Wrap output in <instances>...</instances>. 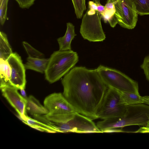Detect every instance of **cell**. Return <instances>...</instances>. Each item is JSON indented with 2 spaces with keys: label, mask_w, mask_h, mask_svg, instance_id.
Here are the masks:
<instances>
[{
  "label": "cell",
  "mask_w": 149,
  "mask_h": 149,
  "mask_svg": "<svg viewBox=\"0 0 149 149\" xmlns=\"http://www.w3.org/2000/svg\"><path fill=\"white\" fill-rule=\"evenodd\" d=\"M63 95L78 113L92 120L97 119V111L108 87L97 69L75 67L61 80Z\"/></svg>",
  "instance_id": "6da1fadb"
},
{
  "label": "cell",
  "mask_w": 149,
  "mask_h": 149,
  "mask_svg": "<svg viewBox=\"0 0 149 149\" xmlns=\"http://www.w3.org/2000/svg\"><path fill=\"white\" fill-rule=\"evenodd\" d=\"M149 120V106L143 103L127 105L125 115L103 119L97 125L102 133L112 129L137 125L145 126Z\"/></svg>",
  "instance_id": "7a4b0ae2"
},
{
  "label": "cell",
  "mask_w": 149,
  "mask_h": 149,
  "mask_svg": "<svg viewBox=\"0 0 149 149\" xmlns=\"http://www.w3.org/2000/svg\"><path fill=\"white\" fill-rule=\"evenodd\" d=\"M78 61V54L71 49L54 52L49 58L44 73L46 79L50 83L56 82L74 68Z\"/></svg>",
  "instance_id": "3957f363"
},
{
  "label": "cell",
  "mask_w": 149,
  "mask_h": 149,
  "mask_svg": "<svg viewBox=\"0 0 149 149\" xmlns=\"http://www.w3.org/2000/svg\"><path fill=\"white\" fill-rule=\"evenodd\" d=\"M44 105L48 114L44 116L55 123H65L72 119L77 112L61 93H54L45 99Z\"/></svg>",
  "instance_id": "277c9868"
},
{
  "label": "cell",
  "mask_w": 149,
  "mask_h": 149,
  "mask_svg": "<svg viewBox=\"0 0 149 149\" xmlns=\"http://www.w3.org/2000/svg\"><path fill=\"white\" fill-rule=\"evenodd\" d=\"M101 15L98 12L96 3L89 1L88 7L82 20L80 33L84 39L90 42L104 41L106 36L101 22Z\"/></svg>",
  "instance_id": "5b68a950"
},
{
  "label": "cell",
  "mask_w": 149,
  "mask_h": 149,
  "mask_svg": "<svg viewBox=\"0 0 149 149\" xmlns=\"http://www.w3.org/2000/svg\"><path fill=\"white\" fill-rule=\"evenodd\" d=\"M96 69L102 81L108 87L121 92L139 94L138 83L123 73L102 65Z\"/></svg>",
  "instance_id": "8992f818"
},
{
  "label": "cell",
  "mask_w": 149,
  "mask_h": 149,
  "mask_svg": "<svg viewBox=\"0 0 149 149\" xmlns=\"http://www.w3.org/2000/svg\"><path fill=\"white\" fill-rule=\"evenodd\" d=\"M127 106L121 101L120 91L108 87L96 113L97 118L104 119L124 116Z\"/></svg>",
  "instance_id": "52a82bcc"
},
{
  "label": "cell",
  "mask_w": 149,
  "mask_h": 149,
  "mask_svg": "<svg viewBox=\"0 0 149 149\" xmlns=\"http://www.w3.org/2000/svg\"><path fill=\"white\" fill-rule=\"evenodd\" d=\"M118 24L121 27L132 29L136 26L138 14L133 0H113Z\"/></svg>",
  "instance_id": "ba28073f"
},
{
  "label": "cell",
  "mask_w": 149,
  "mask_h": 149,
  "mask_svg": "<svg viewBox=\"0 0 149 149\" xmlns=\"http://www.w3.org/2000/svg\"><path fill=\"white\" fill-rule=\"evenodd\" d=\"M57 130L62 133H102L92 119L77 112L67 122L57 123Z\"/></svg>",
  "instance_id": "9c48e42d"
},
{
  "label": "cell",
  "mask_w": 149,
  "mask_h": 149,
  "mask_svg": "<svg viewBox=\"0 0 149 149\" xmlns=\"http://www.w3.org/2000/svg\"><path fill=\"white\" fill-rule=\"evenodd\" d=\"M7 61L11 68L10 85L17 89H24L26 80L25 68L20 56L17 53H13Z\"/></svg>",
  "instance_id": "30bf717a"
},
{
  "label": "cell",
  "mask_w": 149,
  "mask_h": 149,
  "mask_svg": "<svg viewBox=\"0 0 149 149\" xmlns=\"http://www.w3.org/2000/svg\"><path fill=\"white\" fill-rule=\"evenodd\" d=\"M2 94L18 113L24 122L29 117L26 113V99L21 95L18 89L11 86L0 88Z\"/></svg>",
  "instance_id": "8fae6325"
},
{
  "label": "cell",
  "mask_w": 149,
  "mask_h": 149,
  "mask_svg": "<svg viewBox=\"0 0 149 149\" xmlns=\"http://www.w3.org/2000/svg\"><path fill=\"white\" fill-rule=\"evenodd\" d=\"M26 100V111L31 115L35 116H44L48 114L49 111L47 109L33 96L30 95Z\"/></svg>",
  "instance_id": "7c38bea8"
},
{
  "label": "cell",
  "mask_w": 149,
  "mask_h": 149,
  "mask_svg": "<svg viewBox=\"0 0 149 149\" xmlns=\"http://www.w3.org/2000/svg\"><path fill=\"white\" fill-rule=\"evenodd\" d=\"M74 31V26L71 23H67V29L65 35L57 39L59 45V50L65 51L71 50V43L76 36Z\"/></svg>",
  "instance_id": "4fadbf2b"
},
{
  "label": "cell",
  "mask_w": 149,
  "mask_h": 149,
  "mask_svg": "<svg viewBox=\"0 0 149 149\" xmlns=\"http://www.w3.org/2000/svg\"><path fill=\"white\" fill-rule=\"evenodd\" d=\"M49 58H36L29 57L24 65L26 69L31 70L43 73L46 70Z\"/></svg>",
  "instance_id": "5bb4252c"
},
{
  "label": "cell",
  "mask_w": 149,
  "mask_h": 149,
  "mask_svg": "<svg viewBox=\"0 0 149 149\" xmlns=\"http://www.w3.org/2000/svg\"><path fill=\"white\" fill-rule=\"evenodd\" d=\"M116 9L113 0H107L104 6V13L102 15L105 23L108 22L111 27L114 28L118 24L115 15Z\"/></svg>",
  "instance_id": "9a60e30c"
},
{
  "label": "cell",
  "mask_w": 149,
  "mask_h": 149,
  "mask_svg": "<svg viewBox=\"0 0 149 149\" xmlns=\"http://www.w3.org/2000/svg\"><path fill=\"white\" fill-rule=\"evenodd\" d=\"M11 72V68L7 60L0 58V88L11 86L10 83Z\"/></svg>",
  "instance_id": "2e32d148"
},
{
  "label": "cell",
  "mask_w": 149,
  "mask_h": 149,
  "mask_svg": "<svg viewBox=\"0 0 149 149\" xmlns=\"http://www.w3.org/2000/svg\"><path fill=\"white\" fill-rule=\"evenodd\" d=\"M121 101L125 105H129L143 103L142 97L139 94L127 92H121Z\"/></svg>",
  "instance_id": "e0dca14e"
},
{
  "label": "cell",
  "mask_w": 149,
  "mask_h": 149,
  "mask_svg": "<svg viewBox=\"0 0 149 149\" xmlns=\"http://www.w3.org/2000/svg\"><path fill=\"white\" fill-rule=\"evenodd\" d=\"M13 53L12 48L8 42L6 35L0 32V58L7 60Z\"/></svg>",
  "instance_id": "ac0fdd59"
},
{
  "label": "cell",
  "mask_w": 149,
  "mask_h": 149,
  "mask_svg": "<svg viewBox=\"0 0 149 149\" xmlns=\"http://www.w3.org/2000/svg\"><path fill=\"white\" fill-rule=\"evenodd\" d=\"M138 15H149V0H133Z\"/></svg>",
  "instance_id": "d6986e66"
},
{
  "label": "cell",
  "mask_w": 149,
  "mask_h": 149,
  "mask_svg": "<svg viewBox=\"0 0 149 149\" xmlns=\"http://www.w3.org/2000/svg\"><path fill=\"white\" fill-rule=\"evenodd\" d=\"M75 13L78 19L82 17L84 11L86 9V0H72Z\"/></svg>",
  "instance_id": "ffe728a7"
},
{
  "label": "cell",
  "mask_w": 149,
  "mask_h": 149,
  "mask_svg": "<svg viewBox=\"0 0 149 149\" xmlns=\"http://www.w3.org/2000/svg\"><path fill=\"white\" fill-rule=\"evenodd\" d=\"M22 44L29 57L36 58H44V54L32 47L26 42L24 41Z\"/></svg>",
  "instance_id": "44dd1931"
},
{
  "label": "cell",
  "mask_w": 149,
  "mask_h": 149,
  "mask_svg": "<svg viewBox=\"0 0 149 149\" xmlns=\"http://www.w3.org/2000/svg\"><path fill=\"white\" fill-rule=\"evenodd\" d=\"M8 0H0V22L2 25L7 19V5Z\"/></svg>",
  "instance_id": "7402d4cb"
},
{
  "label": "cell",
  "mask_w": 149,
  "mask_h": 149,
  "mask_svg": "<svg viewBox=\"0 0 149 149\" xmlns=\"http://www.w3.org/2000/svg\"><path fill=\"white\" fill-rule=\"evenodd\" d=\"M141 67L143 70L146 79L149 81V55L144 58Z\"/></svg>",
  "instance_id": "603a6c76"
},
{
  "label": "cell",
  "mask_w": 149,
  "mask_h": 149,
  "mask_svg": "<svg viewBox=\"0 0 149 149\" xmlns=\"http://www.w3.org/2000/svg\"><path fill=\"white\" fill-rule=\"evenodd\" d=\"M22 8H28L33 3L35 0H15Z\"/></svg>",
  "instance_id": "cb8c5ba5"
},
{
  "label": "cell",
  "mask_w": 149,
  "mask_h": 149,
  "mask_svg": "<svg viewBox=\"0 0 149 149\" xmlns=\"http://www.w3.org/2000/svg\"><path fill=\"white\" fill-rule=\"evenodd\" d=\"M135 133H149V120L145 126L140 127L136 131L133 132Z\"/></svg>",
  "instance_id": "d4e9b609"
},
{
  "label": "cell",
  "mask_w": 149,
  "mask_h": 149,
  "mask_svg": "<svg viewBox=\"0 0 149 149\" xmlns=\"http://www.w3.org/2000/svg\"><path fill=\"white\" fill-rule=\"evenodd\" d=\"M96 4L97 6V10L102 16L104 11V6L102 5L100 3Z\"/></svg>",
  "instance_id": "484cf974"
},
{
  "label": "cell",
  "mask_w": 149,
  "mask_h": 149,
  "mask_svg": "<svg viewBox=\"0 0 149 149\" xmlns=\"http://www.w3.org/2000/svg\"><path fill=\"white\" fill-rule=\"evenodd\" d=\"M143 102L149 105V96H145L142 97Z\"/></svg>",
  "instance_id": "4316f807"
},
{
  "label": "cell",
  "mask_w": 149,
  "mask_h": 149,
  "mask_svg": "<svg viewBox=\"0 0 149 149\" xmlns=\"http://www.w3.org/2000/svg\"><path fill=\"white\" fill-rule=\"evenodd\" d=\"M20 91L21 95L24 98H27L26 95V92L24 90V89H22L20 90Z\"/></svg>",
  "instance_id": "83f0119b"
}]
</instances>
